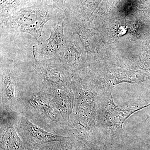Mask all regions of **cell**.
Listing matches in <instances>:
<instances>
[{
  "instance_id": "2",
  "label": "cell",
  "mask_w": 150,
  "mask_h": 150,
  "mask_svg": "<svg viewBox=\"0 0 150 150\" xmlns=\"http://www.w3.org/2000/svg\"><path fill=\"white\" fill-rule=\"evenodd\" d=\"M21 116L17 122L15 129L26 149H38L64 141L70 137L50 133Z\"/></svg>"
},
{
  "instance_id": "7",
  "label": "cell",
  "mask_w": 150,
  "mask_h": 150,
  "mask_svg": "<svg viewBox=\"0 0 150 150\" xmlns=\"http://www.w3.org/2000/svg\"><path fill=\"white\" fill-rule=\"evenodd\" d=\"M57 59L71 74L79 67L82 61L81 52L77 45L71 38H68L64 48Z\"/></svg>"
},
{
  "instance_id": "10",
  "label": "cell",
  "mask_w": 150,
  "mask_h": 150,
  "mask_svg": "<svg viewBox=\"0 0 150 150\" xmlns=\"http://www.w3.org/2000/svg\"><path fill=\"white\" fill-rule=\"evenodd\" d=\"M78 144L74 139L70 137L64 141L55 143L51 150H80Z\"/></svg>"
},
{
  "instance_id": "12",
  "label": "cell",
  "mask_w": 150,
  "mask_h": 150,
  "mask_svg": "<svg viewBox=\"0 0 150 150\" xmlns=\"http://www.w3.org/2000/svg\"><path fill=\"white\" fill-rule=\"evenodd\" d=\"M48 3L50 4H53V0H48Z\"/></svg>"
},
{
  "instance_id": "8",
  "label": "cell",
  "mask_w": 150,
  "mask_h": 150,
  "mask_svg": "<svg viewBox=\"0 0 150 150\" xmlns=\"http://www.w3.org/2000/svg\"><path fill=\"white\" fill-rule=\"evenodd\" d=\"M1 127V150H25L21 139L12 126Z\"/></svg>"
},
{
  "instance_id": "9",
  "label": "cell",
  "mask_w": 150,
  "mask_h": 150,
  "mask_svg": "<svg viewBox=\"0 0 150 150\" xmlns=\"http://www.w3.org/2000/svg\"><path fill=\"white\" fill-rule=\"evenodd\" d=\"M44 1L46 0H0L1 19L8 17L22 9L31 6Z\"/></svg>"
},
{
  "instance_id": "5",
  "label": "cell",
  "mask_w": 150,
  "mask_h": 150,
  "mask_svg": "<svg viewBox=\"0 0 150 150\" xmlns=\"http://www.w3.org/2000/svg\"><path fill=\"white\" fill-rule=\"evenodd\" d=\"M103 100L101 108V119L106 128L114 131H122L123 123L130 115L150 105V103L142 107L120 108L113 102L111 93H107Z\"/></svg>"
},
{
  "instance_id": "6",
  "label": "cell",
  "mask_w": 150,
  "mask_h": 150,
  "mask_svg": "<svg viewBox=\"0 0 150 150\" xmlns=\"http://www.w3.org/2000/svg\"><path fill=\"white\" fill-rule=\"evenodd\" d=\"M13 61L8 59L1 64V108L16 111L18 98Z\"/></svg>"
},
{
  "instance_id": "11",
  "label": "cell",
  "mask_w": 150,
  "mask_h": 150,
  "mask_svg": "<svg viewBox=\"0 0 150 150\" xmlns=\"http://www.w3.org/2000/svg\"><path fill=\"white\" fill-rule=\"evenodd\" d=\"M54 144H55V143H54ZM54 144H53L49 145V146H47L44 147L43 148L38 149L29 150L26 149H25V150H51V149H52L53 145H54Z\"/></svg>"
},
{
  "instance_id": "4",
  "label": "cell",
  "mask_w": 150,
  "mask_h": 150,
  "mask_svg": "<svg viewBox=\"0 0 150 150\" xmlns=\"http://www.w3.org/2000/svg\"><path fill=\"white\" fill-rule=\"evenodd\" d=\"M65 25L64 21L62 20L52 29L47 40H42L33 46L35 62L57 59L67 42V38L64 33Z\"/></svg>"
},
{
  "instance_id": "3",
  "label": "cell",
  "mask_w": 150,
  "mask_h": 150,
  "mask_svg": "<svg viewBox=\"0 0 150 150\" xmlns=\"http://www.w3.org/2000/svg\"><path fill=\"white\" fill-rule=\"evenodd\" d=\"M38 84L46 88H62L69 86L71 74L58 59L35 62Z\"/></svg>"
},
{
  "instance_id": "1",
  "label": "cell",
  "mask_w": 150,
  "mask_h": 150,
  "mask_svg": "<svg viewBox=\"0 0 150 150\" xmlns=\"http://www.w3.org/2000/svg\"><path fill=\"white\" fill-rule=\"evenodd\" d=\"M62 9L46 0L1 19V29L15 33H28L39 43L43 40L42 32L46 23L54 19L62 20Z\"/></svg>"
}]
</instances>
